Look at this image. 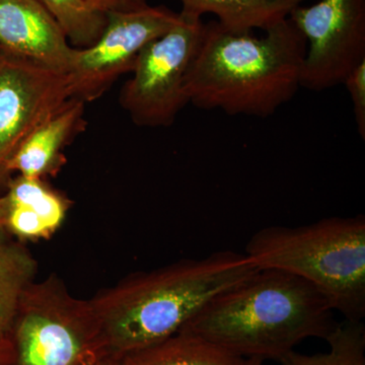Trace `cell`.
<instances>
[{"label":"cell","instance_id":"8fae6325","mask_svg":"<svg viewBox=\"0 0 365 365\" xmlns=\"http://www.w3.org/2000/svg\"><path fill=\"white\" fill-rule=\"evenodd\" d=\"M85 112V102L69 98L23 141L7 163V176H55L66 163L64 148L86 129Z\"/></svg>","mask_w":365,"mask_h":365},{"label":"cell","instance_id":"9a60e30c","mask_svg":"<svg viewBox=\"0 0 365 365\" xmlns=\"http://www.w3.org/2000/svg\"><path fill=\"white\" fill-rule=\"evenodd\" d=\"M37 263L25 247L0 242V352L4 351L19 304L33 282Z\"/></svg>","mask_w":365,"mask_h":365},{"label":"cell","instance_id":"603a6c76","mask_svg":"<svg viewBox=\"0 0 365 365\" xmlns=\"http://www.w3.org/2000/svg\"><path fill=\"white\" fill-rule=\"evenodd\" d=\"M0 362H1V352H0Z\"/></svg>","mask_w":365,"mask_h":365},{"label":"cell","instance_id":"6da1fadb","mask_svg":"<svg viewBox=\"0 0 365 365\" xmlns=\"http://www.w3.org/2000/svg\"><path fill=\"white\" fill-rule=\"evenodd\" d=\"M205 23L185 81L189 103L230 116H271L299 91L307 41L289 19L264 35Z\"/></svg>","mask_w":365,"mask_h":365},{"label":"cell","instance_id":"5bb4252c","mask_svg":"<svg viewBox=\"0 0 365 365\" xmlns=\"http://www.w3.org/2000/svg\"><path fill=\"white\" fill-rule=\"evenodd\" d=\"M244 361L199 336L180 331L157 344L123 355L122 365H242Z\"/></svg>","mask_w":365,"mask_h":365},{"label":"cell","instance_id":"52a82bcc","mask_svg":"<svg viewBox=\"0 0 365 365\" xmlns=\"http://www.w3.org/2000/svg\"><path fill=\"white\" fill-rule=\"evenodd\" d=\"M290 21L307 41L302 88L314 91L342 85L365 60V0H319L299 6Z\"/></svg>","mask_w":365,"mask_h":365},{"label":"cell","instance_id":"7c38bea8","mask_svg":"<svg viewBox=\"0 0 365 365\" xmlns=\"http://www.w3.org/2000/svg\"><path fill=\"white\" fill-rule=\"evenodd\" d=\"M7 232L24 240L48 237L66 220L71 201L43 179L21 176L9 182L4 196Z\"/></svg>","mask_w":365,"mask_h":365},{"label":"cell","instance_id":"2e32d148","mask_svg":"<svg viewBox=\"0 0 365 365\" xmlns=\"http://www.w3.org/2000/svg\"><path fill=\"white\" fill-rule=\"evenodd\" d=\"M56 21L72 47L85 49L97 42L107 24V14L86 0H39Z\"/></svg>","mask_w":365,"mask_h":365},{"label":"cell","instance_id":"ba28073f","mask_svg":"<svg viewBox=\"0 0 365 365\" xmlns=\"http://www.w3.org/2000/svg\"><path fill=\"white\" fill-rule=\"evenodd\" d=\"M178 14L165 6L107 13V24L95 44L76 49L68 72L71 98L98 100L120 76L133 71L139 53L175 25Z\"/></svg>","mask_w":365,"mask_h":365},{"label":"cell","instance_id":"d6986e66","mask_svg":"<svg viewBox=\"0 0 365 365\" xmlns=\"http://www.w3.org/2000/svg\"><path fill=\"white\" fill-rule=\"evenodd\" d=\"M88 4L104 13L131 11L148 6L146 0H86Z\"/></svg>","mask_w":365,"mask_h":365},{"label":"cell","instance_id":"cb8c5ba5","mask_svg":"<svg viewBox=\"0 0 365 365\" xmlns=\"http://www.w3.org/2000/svg\"><path fill=\"white\" fill-rule=\"evenodd\" d=\"M0 54H1V50H0Z\"/></svg>","mask_w":365,"mask_h":365},{"label":"cell","instance_id":"8992f818","mask_svg":"<svg viewBox=\"0 0 365 365\" xmlns=\"http://www.w3.org/2000/svg\"><path fill=\"white\" fill-rule=\"evenodd\" d=\"M202 16L181 11L175 25L151 41L122 88L120 104L138 126L168 127L189 104L185 81L202 39Z\"/></svg>","mask_w":365,"mask_h":365},{"label":"cell","instance_id":"ffe728a7","mask_svg":"<svg viewBox=\"0 0 365 365\" xmlns=\"http://www.w3.org/2000/svg\"><path fill=\"white\" fill-rule=\"evenodd\" d=\"M6 232L4 196L0 195V242L6 241Z\"/></svg>","mask_w":365,"mask_h":365},{"label":"cell","instance_id":"7a4b0ae2","mask_svg":"<svg viewBox=\"0 0 365 365\" xmlns=\"http://www.w3.org/2000/svg\"><path fill=\"white\" fill-rule=\"evenodd\" d=\"M258 270L245 254L215 252L134 274L90 302L110 353L125 355L179 333L209 300Z\"/></svg>","mask_w":365,"mask_h":365},{"label":"cell","instance_id":"277c9868","mask_svg":"<svg viewBox=\"0 0 365 365\" xmlns=\"http://www.w3.org/2000/svg\"><path fill=\"white\" fill-rule=\"evenodd\" d=\"M245 255L258 269H277L307 281L346 321L364 319V215L263 227L247 242Z\"/></svg>","mask_w":365,"mask_h":365},{"label":"cell","instance_id":"e0dca14e","mask_svg":"<svg viewBox=\"0 0 365 365\" xmlns=\"http://www.w3.org/2000/svg\"><path fill=\"white\" fill-rule=\"evenodd\" d=\"M326 353L306 355L294 351L279 360L281 365H365V327L362 322L338 324L325 339Z\"/></svg>","mask_w":365,"mask_h":365},{"label":"cell","instance_id":"3957f363","mask_svg":"<svg viewBox=\"0 0 365 365\" xmlns=\"http://www.w3.org/2000/svg\"><path fill=\"white\" fill-rule=\"evenodd\" d=\"M328 300L294 274L260 269L209 300L181 331L242 359L279 361L307 338L326 339L338 324Z\"/></svg>","mask_w":365,"mask_h":365},{"label":"cell","instance_id":"9c48e42d","mask_svg":"<svg viewBox=\"0 0 365 365\" xmlns=\"http://www.w3.org/2000/svg\"><path fill=\"white\" fill-rule=\"evenodd\" d=\"M71 98L68 76L0 54V182L23 141Z\"/></svg>","mask_w":365,"mask_h":365},{"label":"cell","instance_id":"ac0fdd59","mask_svg":"<svg viewBox=\"0 0 365 365\" xmlns=\"http://www.w3.org/2000/svg\"><path fill=\"white\" fill-rule=\"evenodd\" d=\"M342 85L351 98L357 130L360 137L365 139V60L349 72Z\"/></svg>","mask_w":365,"mask_h":365},{"label":"cell","instance_id":"44dd1931","mask_svg":"<svg viewBox=\"0 0 365 365\" xmlns=\"http://www.w3.org/2000/svg\"><path fill=\"white\" fill-rule=\"evenodd\" d=\"M122 361H123V355L110 353L96 365H122Z\"/></svg>","mask_w":365,"mask_h":365},{"label":"cell","instance_id":"4fadbf2b","mask_svg":"<svg viewBox=\"0 0 365 365\" xmlns=\"http://www.w3.org/2000/svg\"><path fill=\"white\" fill-rule=\"evenodd\" d=\"M182 11L202 16L215 14L218 23L232 30H267L287 20L306 0H180Z\"/></svg>","mask_w":365,"mask_h":365},{"label":"cell","instance_id":"30bf717a","mask_svg":"<svg viewBox=\"0 0 365 365\" xmlns=\"http://www.w3.org/2000/svg\"><path fill=\"white\" fill-rule=\"evenodd\" d=\"M0 50L63 74L76 53L39 0H0Z\"/></svg>","mask_w":365,"mask_h":365},{"label":"cell","instance_id":"7402d4cb","mask_svg":"<svg viewBox=\"0 0 365 365\" xmlns=\"http://www.w3.org/2000/svg\"><path fill=\"white\" fill-rule=\"evenodd\" d=\"M242 365H264V360L259 359H246Z\"/></svg>","mask_w":365,"mask_h":365},{"label":"cell","instance_id":"5b68a950","mask_svg":"<svg viewBox=\"0 0 365 365\" xmlns=\"http://www.w3.org/2000/svg\"><path fill=\"white\" fill-rule=\"evenodd\" d=\"M108 354L90 300L74 299L50 276L21 295L0 365H96Z\"/></svg>","mask_w":365,"mask_h":365}]
</instances>
